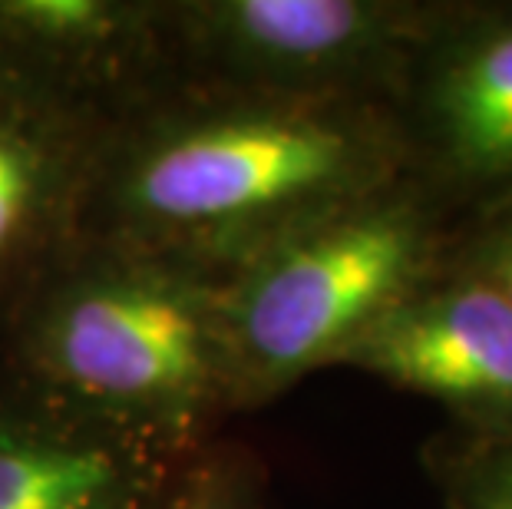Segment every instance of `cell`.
<instances>
[{
  "instance_id": "obj_1",
  "label": "cell",
  "mask_w": 512,
  "mask_h": 509,
  "mask_svg": "<svg viewBox=\"0 0 512 509\" xmlns=\"http://www.w3.org/2000/svg\"><path fill=\"white\" fill-rule=\"evenodd\" d=\"M407 172L384 103L172 86L106 129L80 238L228 275L265 245Z\"/></svg>"
},
{
  "instance_id": "obj_2",
  "label": "cell",
  "mask_w": 512,
  "mask_h": 509,
  "mask_svg": "<svg viewBox=\"0 0 512 509\" xmlns=\"http://www.w3.org/2000/svg\"><path fill=\"white\" fill-rule=\"evenodd\" d=\"M222 285L192 258L76 238L0 314V374L86 424L195 457L235 414Z\"/></svg>"
},
{
  "instance_id": "obj_3",
  "label": "cell",
  "mask_w": 512,
  "mask_h": 509,
  "mask_svg": "<svg viewBox=\"0 0 512 509\" xmlns=\"http://www.w3.org/2000/svg\"><path fill=\"white\" fill-rule=\"evenodd\" d=\"M460 222L410 172L281 235L225 275L235 414L341 367L443 265Z\"/></svg>"
},
{
  "instance_id": "obj_4",
  "label": "cell",
  "mask_w": 512,
  "mask_h": 509,
  "mask_svg": "<svg viewBox=\"0 0 512 509\" xmlns=\"http://www.w3.org/2000/svg\"><path fill=\"white\" fill-rule=\"evenodd\" d=\"M450 0H166L176 83L394 103Z\"/></svg>"
},
{
  "instance_id": "obj_5",
  "label": "cell",
  "mask_w": 512,
  "mask_h": 509,
  "mask_svg": "<svg viewBox=\"0 0 512 509\" xmlns=\"http://www.w3.org/2000/svg\"><path fill=\"white\" fill-rule=\"evenodd\" d=\"M390 113L407 172L456 222L512 196V0H450Z\"/></svg>"
},
{
  "instance_id": "obj_6",
  "label": "cell",
  "mask_w": 512,
  "mask_h": 509,
  "mask_svg": "<svg viewBox=\"0 0 512 509\" xmlns=\"http://www.w3.org/2000/svg\"><path fill=\"white\" fill-rule=\"evenodd\" d=\"M341 367L433 400L456 430L512 433V305L453 258L357 341Z\"/></svg>"
},
{
  "instance_id": "obj_7",
  "label": "cell",
  "mask_w": 512,
  "mask_h": 509,
  "mask_svg": "<svg viewBox=\"0 0 512 509\" xmlns=\"http://www.w3.org/2000/svg\"><path fill=\"white\" fill-rule=\"evenodd\" d=\"M0 70L113 126L179 86L166 0H0Z\"/></svg>"
},
{
  "instance_id": "obj_8",
  "label": "cell",
  "mask_w": 512,
  "mask_h": 509,
  "mask_svg": "<svg viewBox=\"0 0 512 509\" xmlns=\"http://www.w3.org/2000/svg\"><path fill=\"white\" fill-rule=\"evenodd\" d=\"M195 457L86 424L0 374V509H179Z\"/></svg>"
},
{
  "instance_id": "obj_9",
  "label": "cell",
  "mask_w": 512,
  "mask_h": 509,
  "mask_svg": "<svg viewBox=\"0 0 512 509\" xmlns=\"http://www.w3.org/2000/svg\"><path fill=\"white\" fill-rule=\"evenodd\" d=\"M106 129L0 70V314L80 238Z\"/></svg>"
},
{
  "instance_id": "obj_10",
  "label": "cell",
  "mask_w": 512,
  "mask_h": 509,
  "mask_svg": "<svg viewBox=\"0 0 512 509\" xmlns=\"http://www.w3.org/2000/svg\"><path fill=\"white\" fill-rule=\"evenodd\" d=\"M443 509H512V433L450 430L423 450Z\"/></svg>"
},
{
  "instance_id": "obj_11",
  "label": "cell",
  "mask_w": 512,
  "mask_h": 509,
  "mask_svg": "<svg viewBox=\"0 0 512 509\" xmlns=\"http://www.w3.org/2000/svg\"><path fill=\"white\" fill-rule=\"evenodd\" d=\"M179 509H271L261 460L235 443H209L192 460Z\"/></svg>"
},
{
  "instance_id": "obj_12",
  "label": "cell",
  "mask_w": 512,
  "mask_h": 509,
  "mask_svg": "<svg viewBox=\"0 0 512 509\" xmlns=\"http://www.w3.org/2000/svg\"><path fill=\"white\" fill-rule=\"evenodd\" d=\"M446 258L486 278L512 305V196L466 219L456 229Z\"/></svg>"
}]
</instances>
